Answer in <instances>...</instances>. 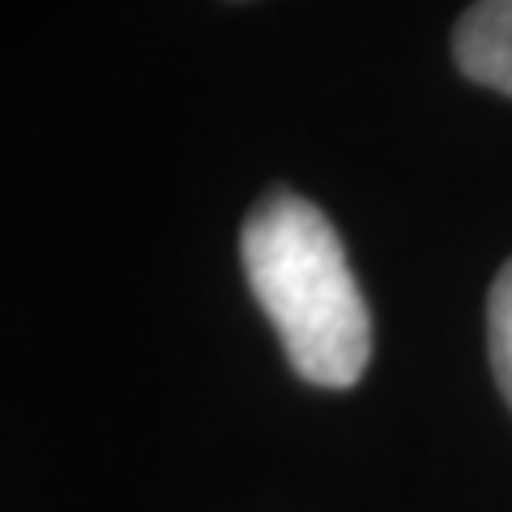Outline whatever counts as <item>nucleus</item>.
Here are the masks:
<instances>
[{
  "instance_id": "3",
  "label": "nucleus",
  "mask_w": 512,
  "mask_h": 512,
  "mask_svg": "<svg viewBox=\"0 0 512 512\" xmlns=\"http://www.w3.org/2000/svg\"><path fill=\"white\" fill-rule=\"evenodd\" d=\"M487 338H491V372L512 406V261L500 269L487 299Z\"/></svg>"
},
{
  "instance_id": "2",
  "label": "nucleus",
  "mask_w": 512,
  "mask_h": 512,
  "mask_svg": "<svg viewBox=\"0 0 512 512\" xmlns=\"http://www.w3.org/2000/svg\"><path fill=\"white\" fill-rule=\"evenodd\" d=\"M453 56L470 82L512 94V0H478L461 13Z\"/></svg>"
},
{
  "instance_id": "1",
  "label": "nucleus",
  "mask_w": 512,
  "mask_h": 512,
  "mask_svg": "<svg viewBox=\"0 0 512 512\" xmlns=\"http://www.w3.org/2000/svg\"><path fill=\"white\" fill-rule=\"evenodd\" d=\"M239 261L295 372L350 389L372 359V320L333 222L295 192H269L239 231Z\"/></svg>"
}]
</instances>
